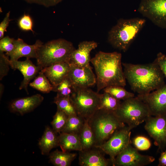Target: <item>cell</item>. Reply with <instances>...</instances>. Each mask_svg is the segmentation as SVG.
Wrapping results in <instances>:
<instances>
[{"mask_svg": "<svg viewBox=\"0 0 166 166\" xmlns=\"http://www.w3.org/2000/svg\"><path fill=\"white\" fill-rule=\"evenodd\" d=\"M14 48L11 52L5 54L10 57V61H18L20 57H25L26 59L35 58L39 47L43 44L40 40H37L32 45L27 44L20 38L14 40Z\"/></svg>", "mask_w": 166, "mask_h": 166, "instance_id": "cell-15", "label": "cell"}, {"mask_svg": "<svg viewBox=\"0 0 166 166\" xmlns=\"http://www.w3.org/2000/svg\"><path fill=\"white\" fill-rule=\"evenodd\" d=\"M158 166H166V150L161 152L159 159Z\"/></svg>", "mask_w": 166, "mask_h": 166, "instance_id": "cell-38", "label": "cell"}, {"mask_svg": "<svg viewBox=\"0 0 166 166\" xmlns=\"http://www.w3.org/2000/svg\"><path fill=\"white\" fill-rule=\"evenodd\" d=\"M67 77L74 87L89 88L97 83L91 66L83 67L70 65Z\"/></svg>", "mask_w": 166, "mask_h": 166, "instance_id": "cell-13", "label": "cell"}, {"mask_svg": "<svg viewBox=\"0 0 166 166\" xmlns=\"http://www.w3.org/2000/svg\"><path fill=\"white\" fill-rule=\"evenodd\" d=\"M53 102L57 105V109L62 111L68 116L77 115L70 97L56 96L54 98Z\"/></svg>", "mask_w": 166, "mask_h": 166, "instance_id": "cell-27", "label": "cell"}, {"mask_svg": "<svg viewBox=\"0 0 166 166\" xmlns=\"http://www.w3.org/2000/svg\"><path fill=\"white\" fill-rule=\"evenodd\" d=\"M121 102L109 93L101 94L99 109L115 112L119 107Z\"/></svg>", "mask_w": 166, "mask_h": 166, "instance_id": "cell-26", "label": "cell"}, {"mask_svg": "<svg viewBox=\"0 0 166 166\" xmlns=\"http://www.w3.org/2000/svg\"><path fill=\"white\" fill-rule=\"evenodd\" d=\"M8 36L4 37L0 40V51L7 53L11 52L14 48V40Z\"/></svg>", "mask_w": 166, "mask_h": 166, "instance_id": "cell-33", "label": "cell"}, {"mask_svg": "<svg viewBox=\"0 0 166 166\" xmlns=\"http://www.w3.org/2000/svg\"><path fill=\"white\" fill-rule=\"evenodd\" d=\"M85 120L77 115L69 116L66 123L61 132L73 133L79 135L83 126Z\"/></svg>", "mask_w": 166, "mask_h": 166, "instance_id": "cell-24", "label": "cell"}, {"mask_svg": "<svg viewBox=\"0 0 166 166\" xmlns=\"http://www.w3.org/2000/svg\"><path fill=\"white\" fill-rule=\"evenodd\" d=\"M146 22L139 18L119 19L108 32V42L115 48L126 52Z\"/></svg>", "mask_w": 166, "mask_h": 166, "instance_id": "cell-3", "label": "cell"}, {"mask_svg": "<svg viewBox=\"0 0 166 166\" xmlns=\"http://www.w3.org/2000/svg\"><path fill=\"white\" fill-rule=\"evenodd\" d=\"M58 146L62 151H82L79 136L78 135L61 132L58 136Z\"/></svg>", "mask_w": 166, "mask_h": 166, "instance_id": "cell-20", "label": "cell"}, {"mask_svg": "<svg viewBox=\"0 0 166 166\" xmlns=\"http://www.w3.org/2000/svg\"><path fill=\"white\" fill-rule=\"evenodd\" d=\"M76 156V153L57 149L50 154L49 161L55 166H69Z\"/></svg>", "mask_w": 166, "mask_h": 166, "instance_id": "cell-22", "label": "cell"}, {"mask_svg": "<svg viewBox=\"0 0 166 166\" xmlns=\"http://www.w3.org/2000/svg\"><path fill=\"white\" fill-rule=\"evenodd\" d=\"M92 148L80 151L79 160L80 166H108L112 164L110 159H106L99 148Z\"/></svg>", "mask_w": 166, "mask_h": 166, "instance_id": "cell-17", "label": "cell"}, {"mask_svg": "<svg viewBox=\"0 0 166 166\" xmlns=\"http://www.w3.org/2000/svg\"><path fill=\"white\" fill-rule=\"evenodd\" d=\"M30 86L44 93H49L52 91L53 86L41 71L38 73L34 81L30 83Z\"/></svg>", "mask_w": 166, "mask_h": 166, "instance_id": "cell-25", "label": "cell"}, {"mask_svg": "<svg viewBox=\"0 0 166 166\" xmlns=\"http://www.w3.org/2000/svg\"><path fill=\"white\" fill-rule=\"evenodd\" d=\"M131 127L125 125L117 130L102 144L95 147L109 156L112 165L116 156L131 143Z\"/></svg>", "mask_w": 166, "mask_h": 166, "instance_id": "cell-8", "label": "cell"}, {"mask_svg": "<svg viewBox=\"0 0 166 166\" xmlns=\"http://www.w3.org/2000/svg\"><path fill=\"white\" fill-rule=\"evenodd\" d=\"M155 158L140 154L136 148L129 144L115 157L112 165L117 166H144L152 163Z\"/></svg>", "mask_w": 166, "mask_h": 166, "instance_id": "cell-11", "label": "cell"}, {"mask_svg": "<svg viewBox=\"0 0 166 166\" xmlns=\"http://www.w3.org/2000/svg\"><path fill=\"white\" fill-rule=\"evenodd\" d=\"M89 123L93 132L94 147L107 141L117 130L125 126L114 112L98 109L89 119Z\"/></svg>", "mask_w": 166, "mask_h": 166, "instance_id": "cell-4", "label": "cell"}, {"mask_svg": "<svg viewBox=\"0 0 166 166\" xmlns=\"http://www.w3.org/2000/svg\"><path fill=\"white\" fill-rule=\"evenodd\" d=\"M79 136L82 151L87 150L94 147V136L89 124V119L85 120L83 126Z\"/></svg>", "mask_w": 166, "mask_h": 166, "instance_id": "cell-23", "label": "cell"}, {"mask_svg": "<svg viewBox=\"0 0 166 166\" xmlns=\"http://www.w3.org/2000/svg\"><path fill=\"white\" fill-rule=\"evenodd\" d=\"M137 10L157 26L166 29V0H141Z\"/></svg>", "mask_w": 166, "mask_h": 166, "instance_id": "cell-9", "label": "cell"}, {"mask_svg": "<svg viewBox=\"0 0 166 166\" xmlns=\"http://www.w3.org/2000/svg\"><path fill=\"white\" fill-rule=\"evenodd\" d=\"M137 97L147 105L151 116L166 114V84L152 92L138 94Z\"/></svg>", "mask_w": 166, "mask_h": 166, "instance_id": "cell-12", "label": "cell"}, {"mask_svg": "<svg viewBox=\"0 0 166 166\" xmlns=\"http://www.w3.org/2000/svg\"><path fill=\"white\" fill-rule=\"evenodd\" d=\"M98 46V43L93 41H83L78 44V48L70 54L68 62L70 65L83 67L91 66L90 53Z\"/></svg>", "mask_w": 166, "mask_h": 166, "instance_id": "cell-14", "label": "cell"}, {"mask_svg": "<svg viewBox=\"0 0 166 166\" xmlns=\"http://www.w3.org/2000/svg\"><path fill=\"white\" fill-rule=\"evenodd\" d=\"M10 11L7 13L4 18L3 20L0 24V39H1L4 37V33L6 31V29L8 26L11 20L10 19Z\"/></svg>", "mask_w": 166, "mask_h": 166, "instance_id": "cell-37", "label": "cell"}, {"mask_svg": "<svg viewBox=\"0 0 166 166\" xmlns=\"http://www.w3.org/2000/svg\"><path fill=\"white\" fill-rule=\"evenodd\" d=\"M123 87L119 86H112L104 89V92L110 94L117 99L124 101L134 97L133 93L127 91Z\"/></svg>", "mask_w": 166, "mask_h": 166, "instance_id": "cell-28", "label": "cell"}, {"mask_svg": "<svg viewBox=\"0 0 166 166\" xmlns=\"http://www.w3.org/2000/svg\"><path fill=\"white\" fill-rule=\"evenodd\" d=\"M10 65L12 69L18 70L23 75V80L19 89L20 90L24 89L27 92L28 86L30 81L35 77L43 68L39 65H35L29 59H26L23 61L10 60Z\"/></svg>", "mask_w": 166, "mask_h": 166, "instance_id": "cell-16", "label": "cell"}, {"mask_svg": "<svg viewBox=\"0 0 166 166\" xmlns=\"http://www.w3.org/2000/svg\"><path fill=\"white\" fill-rule=\"evenodd\" d=\"M53 129L47 126L41 138L38 145L43 155L49 154L50 150L58 146V136Z\"/></svg>", "mask_w": 166, "mask_h": 166, "instance_id": "cell-21", "label": "cell"}, {"mask_svg": "<svg viewBox=\"0 0 166 166\" xmlns=\"http://www.w3.org/2000/svg\"><path fill=\"white\" fill-rule=\"evenodd\" d=\"M10 59L3 52L0 51V80L7 75L9 70Z\"/></svg>", "mask_w": 166, "mask_h": 166, "instance_id": "cell-31", "label": "cell"}, {"mask_svg": "<svg viewBox=\"0 0 166 166\" xmlns=\"http://www.w3.org/2000/svg\"><path fill=\"white\" fill-rule=\"evenodd\" d=\"M121 58L120 53L100 51L91 59L96 74L97 92L110 86L126 85Z\"/></svg>", "mask_w": 166, "mask_h": 166, "instance_id": "cell-1", "label": "cell"}, {"mask_svg": "<svg viewBox=\"0 0 166 166\" xmlns=\"http://www.w3.org/2000/svg\"><path fill=\"white\" fill-rule=\"evenodd\" d=\"M74 89V87L67 77L59 84L53 86L52 91L57 92V96L70 97Z\"/></svg>", "mask_w": 166, "mask_h": 166, "instance_id": "cell-29", "label": "cell"}, {"mask_svg": "<svg viewBox=\"0 0 166 166\" xmlns=\"http://www.w3.org/2000/svg\"><path fill=\"white\" fill-rule=\"evenodd\" d=\"M30 4H35L49 7L56 6L63 0H23Z\"/></svg>", "mask_w": 166, "mask_h": 166, "instance_id": "cell-35", "label": "cell"}, {"mask_svg": "<svg viewBox=\"0 0 166 166\" xmlns=\"http://www.w3.org/2000/svg\"><path fill=\"white\" fill-rule=\"evenodd\" d=\"M154 61L158 66L164 77L166 78V55L159 52L157 54Z\"/></svg>", "mask_w": 166, "mask_h": 166, "instance_id": "cell-36", "label": "cell"}, {"mask_svg": "<svg viewBox=\"0 0 166 166\" xmlns=\"http://www.w3.org/2000/svg\"><path fill=\"white\" fill-rule=\"evenodd\" d=\"M68 116L64 112L57 109L51 122L52 129L56 133L61 132L66 123Z\"/></svg>", "mask_w": 166, "mask_h": 166, "instance_id": "cell-30", "label": "cell"}, {"mask_svg": "<svg viewBox=\"0 0 166 166\" xmlns=\"http://www.w3.org/2000/svg\"><path fill=\"white\" fill-rule=\"evenodd\" d=\"M70 67V64L68 62H61L43 68L41 71L53 86H55L67 76Z\"/></svg>", "mask_w": 166, "mask_h": 166, "instance_id": "cell-18", "label": "cell"}, {"mask_svg": "<svg viewBox=\"0 0 166 166\" xmlns=\"http://www.w3.org/2000/svg\"><path fill=\"white\" fill-rule=\"evenodd\" d=\"M144 128L161 152L166 150V114L149 116Z\"/></svg>", "mask_w": 166, "mask_h": 166, "instance_id": "cell-10", "label": "cell"}, {"mask_svg": "<svg viewBox=\"0 0 166 166\" xmlns=\"http://www.w3.org/2000/svg\"><path fill=\"white\" fill-rule=\"evenodd\" d=\"M122 64L126 80L138 94L148 93L165 84L164 76L154 61L146 64Z\"/></svg>", "mask_w": 166, "mask_h": 166, "instance_id": "cell-2", "label": "cell"}, {"mask_svg": "<svg viewBox=\"0 0 166 166\" xmlns=\"http://www.w3.org/2000/svg\"><path fill=\"white\" fill-rule=\"evenodd\" d=\"M133 143L137 149L141 151L147 150L151 146L150 140L143 136H138L135 137L133 140Z\"/></svg>", "mask_w": 166, "mask_h": 166, "instance_id": "cell-32", "label": "cell"}, {"mask_svg": "<svg viewBox=\"0 0 166 166\" xmlns=\"http://www.w3.org/2000/svg\"><path fill=\"white\" fill-rule=\"evenodd\" d=\"M120 120L132 128L151 116L146 104L137 97L123 101L115 112Z\"/></svg>", "mask_w": 166, "mask_h": 166, "instance_id": "cell-6", "label": "cell"}, {"mask_svg": "<svg viewBox=\"0 0 166 166\" xmlns=\"http://www.w3.org/2000/svg\"><path fill=\"white\" fill-rule=\"evenodd\" d=\"M43 100V97L38 94L19 98L11 103L9 108L11 112L18 113L23 115L34 110L41 103Z\"/></svg>", "mask_w": 166, "mask_h": 166, "instance_id": "cell-19", "label": "cell"}, {"mask_svg": "<svg viewBox=\"0 0 166 166\" xmlns=\"http://www.w3.org/2000/svg\"><path fill=\"white\" fill-rule=\"evenodd\" d=\"M19 27L24 31H31L34 33L33 30V23L32 19L29 15L24 14L18 20Z\"/></svg>", "mask_w": 166, "mask_h": 166, "instance_id": "cell-34", "label": "cell"}, {"mask_svg": "<svg viewBox=\"0 0 166 166\" xmlns=\"http://www.w3.org/2000/svg\"><path fill=\"white\" fill-rule=\"evenodd\" d=\"M4 87L3 85L1 83L0 84V98L2 96L4 91Z\"/></svg>", "mask_w": 166, "mask_h": 166, "instance_id": "cell-39", "label": "cell"}, {"mask_svg": "<svg viewBox=\"0 0 166 166\" xmlns=\"http://www.w3.org/2000/svg\"><path fill=\"white\" fill-rule=\"evenodd\" d=\"M75 49L71 42L62 38L43 44L37 52L38 65L43 68L57 62H68L70 54Z\"/></svg>", "mask_w": 166, "mask_h": 166, "instance_id": "cell-5", "label": "cell"}, {"mask_svg": "<svg viewBox=\"0 0 166 166\" xmlns=\"http://www.w3.org/2000/svg\"><path fill=\"white\" fill-rule=\"evenodd\" d=\"M101 96L88 88L74 87L70 99L77 115L89 119L99 109Z\"/></svg>", "mask_w": 166, "mask_h": 166, "instance_id": "cell-7", "label": "cell"}]
</instances>
